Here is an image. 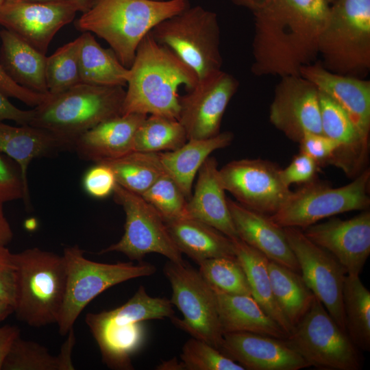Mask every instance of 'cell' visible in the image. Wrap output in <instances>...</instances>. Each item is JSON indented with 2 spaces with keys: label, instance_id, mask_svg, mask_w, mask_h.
Returning a JSON list of instances; mask_svg holds the SVG:
<instances>
[{
  "label": "cell",
  "instance_id": "obj_11",
  "mask_svg": "<svg viewBox=\"0 0 370 370\" xmlns=\"http://www.w3.org/2000/svg\"><path fill=\"white\" fill-rule=\"evenodd\" d=\"M285 340L310 367L322 370L361 367L358 347L316 297Z\"/></svg>",
  "mask_w": 370,
  "mask_h": 370
},
{
  "label": "cell",
  "instance_id": "obj_43",
  "mask_svg": "<svg viewBox=\"0 0 370 370\" xmlns=\"http://www.w3.org/2000/svg\"><path fill=\"white\" fill-rule=\"evenodd\" d=\"M116 180L111 168L104 163H96L85 173L82 184L86 193L97 199L110 195L116 184Z\"/></svg>",
  "mask_w": 370,
  "mask_h": 370
},
{
  "label": "cell",
  "instance_id": "obj_53",
  "mask_svg": "<svg viewBox=\"0 0 370 370\" xmlns=\"http://www.w3.org/2000/svg\"><path fill=\"white\" fill-rule=\"evenodd\" d=\"M234 4L253 10L260 0H231Z\"/></svg>",
  "mask_w": 370,
  "mask_h": 370
},
{
  "label": "cell",
  "instance_id": "obj_35",
  "mask_svg": "<svg viewBox=\"0 0 370 370\" xmlns=\"http://www.w3.org/2000/svg\"><path fill=\"white\" fill-rule=\"evenodd\" d=\"M101 162L111 168L117 184L140 195L165 173L159 153L132 151Z\"/></svg>",
  "mask_w": 370,
  "mask_h": 370
},
{
  "label": "cell",
  "instance_id": "obj_10",
  "mask_svg": "<svg viewBox=\"0 0 370 370\" xmlns=\"http://www.w3.org/2000/svg\"><path fill=\"white\" fill-rule=\"evenodd\" d=\"M369 187V168L341 187L315 179L292 191L282 207L269 217L281 227L304 229L336 214L366 210L370 206Z\"/></svg>",
  "mask_w": 370,
  "mask_h": 370
},
{
  "label": "cell",
  "instance_id": "obj_20",
  "mask_svg": "<svg viewBox=\"0 0 370 370\" xmlns=\"http://www.w3.org/2000/svg\"><path fill=\"white\" fill-rule=\"evenodd\" d=\"M220 351L247 370H299L310 365L285 339L236 332L223 333Z\"/></svg>",
  "mask_w": 370,
  "mask_h": 370
},
{
  "label": "cell",
  "instance_id": "obj_29",
  "mask_svg": "<svg viewBox=\"0 0 370 370\" xmlns=\"http://www.w3.org/2000/svg\"><path fill=\"white\" fill-rule=\"evenodd\" d=\"M234 138L230 132H219L206 138L189 139L177 149L159 152L165 173L177 184L188 200L200 167L215 150L229 146Z\"/></svg>",
  "mask_w": 370,
  "mask_h": 370
},
{
  "label": "cell",
  "instance_id": "obj_36",
  "mask_svg": "<svg viewBox=\"0 0 370 370\" xmlns=\"http://www.w3.org/2000/svg\"><path fill=\"white\" fill-rule=\"evenodd\" d=\"M343 304L347 333L353 343L365 352L370 350V292L358 275L345 276Z\"/></svg>",
  "mask_w": 370,
  "mask_h": 370
},
{
  "label": "cell",
  "instance_id": "obj_45",
  "mask_svg": "<svg viewBox=\"0 0 370 370\" xmlns=\"http://www.w3.org/2000/svg\"><path fill=\"white\" fill-rule=\"evenodd\" d=\"M319 168L312 158L299 151L286 168L280 169V176L288 187L293 184H304L317 178Z\"/></svg>",
  "mask_w": 370,
  "mask_h": 370
},
{
  "label": "cell",
  "instance_id": "obj_25",
  "mask_svg": "<svg viewBox=\"0 0 370 370\" xmlns=\"http://www.w3.org/2000/svg\"><path fill=\"white\" fill-rule=\"evenodd\" d=\"M214 157L209 156L200 167L195 190L187 203L189 217L206 223L231 239L238 238Z\"/></svg>",
  "mask_w": 370,
  "mask_h": 370
},
{
  "label": "cell",
  "instance_id": "obj_4",
  "mask_svg": "<svg viewBox=\"0 0 370 370\" xmlns=\"http://www.w3.org/2000/svg\"><path fill=\"white\" fill-rule=\"evenodd\" d=\"M170 300L151 297L142 285L123 305L108 311L90 312L85 321L96 341L102 362L112 369H133L131 357L145 338L144 321L174 316Z\"/></svg>",
  "mask_w": 370,
  "mask_h": 370
},
{
  "label": "cell",
  "instance_id": "obj_39",
  "mask_svg": "<svg viewBox=\"0 0 370 370\" xmlns=\"http://www.w3.org/2000/svg\"><path fill=\"white\" fill-rule=\"evenodd\" d=\"M198 265L199 273L213 290L251 295L246 274L236 257L207 259Z\"/></svg>",
  "mask_w": 370,
  "mask_h": 370
},
{
  "label": "cell",
  "instance_id": "obj_2",
  "mask_svg": "<svg viewBox=\"0 0 370 370\" xmlns=\"http://www.w3.org/2000/svg\"><path fill=\"white\" fill-rule=\"evenodd\" d=\"M198 82L195 73L151 33L141 40L129 68L122 114L138 113L178 119V90Z\"/></svg>",
  "mask_w": 370,
  "mask_h": 370
},
{
  "label": "cell",
  "instance_id": "obj_30",
  "mask_svg": "<svg viewBox=\"0 0 370 370\" xmlns=\"http://www.w3.org/2000/svg\"><path fill=\"white\" fill-rule=\"evenodd\" d=\"M223 333L247 332L286 339L287 334L251 295H230L213 290Z\"/></svg>",
  "mask_w": 370,
  "mask_h": 370
},
{
  "label": "cell",
  "instance_id": "obj_46",
  "mask_svg": "<svg viewBox=\"0 0 370 370\" xmlns=\"http://www.w3.org/2000/svg\"><path fill=\"white\" fill-rule=\"evenodd\" d=\"M17 273L12 253L7 246H0V301L14 307L16 299Z\"/></svg>",
  "mask_w": 370,
  "mask_h": 370
},
{
  "label": "cell",
  "instance_id": "obj_47",
  "mask_svg": "<svg viewBox=\"0 0 370 370\" xmlns=\"http://www.w3.org/2000/svg\"><path fill=\"white\" fill-rule=\"evenodd\" d=\"M0 91L7 97H13L25 104L36 107L42 103L49 95L31 91L13 82L0 66Z\"/></svg>",
  "mask_w": 370,
  "mask_h": 370
},
{
  "label": "cell",
  "instance_id": "obj_24",
  "mask_svg": "<svg viewBox=\"0 0 370 370\" xmlns=\"http://www.w3.org/2000/svg\"><path fill=\"white\" fill-rule=\"evenodd\" d=\"M319 92L322 132L338 145L331 164L347 176L356 177L367 169L369 146L362 141L347 114L331 99Z\"/></svg>",
  "mask_w": 370,
  "mask_h": 370
},
{
  "label": "cell",
  "instance_id": "obj_8",
  "mask_svg": "<svg viewBox=\"0 0 370 370\" xmlns=\"http://www.w3.org/2000/svg\"><path fill=\"white\" fill-rule=\"evenodd\" d=\"M66 271L63 304L57 321L60 335L73 328L78 316L100 293L121 282L154 274L156 267L146 262L101 263L84 257L78 245L64 248L62 254Z\"/></svg>",
  "mask_w": 370,
  "mask_h": 370
},
{
  "label": "cell",
  "instance_id": "obj_12",
  "mask_svg": "<svg viewBox=\"0 0 370 370\" xmlns=\"http://www.w3.org/2000/svg\"><path fill=\"white\" fill-rule=\"evenodd\" d=\"M163 272L170 282V299L183 314L173 317L172 323L193 337L201 340L220 351L223 333L219 322L214 291L199 271L186 264L169 260Z\"/></svg>",
  "mask_w": 370,
  "mask_h": 370
},
{
  "label": "cell",
  "instance_id": "obj_52",
  "mask_svg": "<svg viewBox=\"0 0 370 370\" xmlns=\"http://www.w3.org/2000/svg\"><path fill=\"white\" fill-rule=\"evenodd\" d=\"M13 312L14 307L12 305L0 301V323Z\"/></svg>",
  "mask_w": 370,
  "mask_h": 370
},
{
  "label": "cell",
  "instance_id": "obj_19",
  "mask_svg": "<svg viewBox=\"0 0 370 370\" xmlns=\"http://www.w3.org/2000/svg\"><path fill=\"white\" fill-rule=\"evenodd\" d=\"M305 236L332 254L347 274L358 275L370 254V212L343 220L332 218L301 229Z\"/></svg>",
  "mask_w": 370,
  "mask_h": 370
},
{
  "label": "cell",
  "instance_id": "obj_13",
  "mask_svg": "<svg viewBox=\"0 0 370 370\" xmlns=\"http://www.w3.org/2000/svg\"><path fill=\"white\" fill-rule=\"evenodd\" d=\"M112 193L125 213V231L119 241L98 254L119 252L132 261L142 262L147 254L156 253L176 263L184 262L162 218L141 195L117 183Z\"/></svg>",
  "mask_w": 370,
  "mask_h": 370
},
{
  "label": "cell",
  "instance_id": "obj_38",
  "mask_svg": "<svg viewBox=\"0 0 370 370\" xmlns=\"http://www.w3.org/2000/svg\"><path fill=\"white\" fill-rule=\"evenodd\" d=\"M80 38L68 42L47 57L45 79L49 95H57L82 83L79 68Z\"/></svg>",
  "mask_w": 370,
  "mask_h": 370
},
{
  "label": "cell",
  "instance_id": "obj_50",
  "mask_svg": "<svg viewBox=\"0 0 370 370\" xmlns=\"http://www.w3.org/2000/svg\"><path fill=\"white\" fill-rule=\"evenodd\" d=\"M13 236V231L4 213L3 204L0 203V246H7Z\"/></svg>",
  "mask_w": 370,
  "mask_h": 370
},
{
  "label": "cell",
  "instance_id": "obj_37",
  "mask_svg": "<svg viewBox=\"0 0 370 370\" xmlns=\"http://www.w3.org/2000/svg\"><path fill=\"white\" fill-rule=\"evenodd\" d=\"M187 140L186 131L177 119L147 115L135 134L134 151L153 153L173 151Z\"/></svg>",
  "mask_w": 370,
  "mask_h": 370
},
{
  "label": "cell",
  "instance_id": "obj_27",
  "mask_svg": "<svg viewBox=\"0 0 370 370\" xmlns=\"http://www.w3.org/2000/svg\"><path fill=\"white\" fill-rule=\"evenodd\" d=\"M182 254L197 264L221 257H236L232 240L214 227L189 216L163 220Z\"/></svg>",
  "mask_w": 370,
  "mask_h": 370
},
{
  "label": "cell",
  "instance_id": "obj_26",
  "mask_svg": "<svg viewBox=\"0 0 370 370\" xmlns=\"http://www.w3.org/2000/svg\"><path fill=\"white\" fill-rule=\"evenodd\" d=\"M68 150L72 149L66 143L47 130L30 125L12 126L0 122V152L19 166L28 193L27 169L31 162Z\"/></svg>",
  "mask_w": 370,
  "mask_h": 370
},
{
  "label": "cell",
  "instance_id": "obj_58",
  "mask_svg": "<svg viewBox=\"0 0 370 370\" xmlns=\"http://www.w3.org/2000/svg\"><path fill=\"white\" fill-rule=\"evenodd\" d=\"M152 1H162V0H152Z\"/></svg>",
  "mask_w": 370,
  "mask_h": 370
},
{
  "label": "cell",
  "instance_id": "obj_3",
  "mask_svg": "<svg viewBox=\"0 0 370 370\" xmlns=\"http://www.w3.org/2000/svg\"><path fill=\"white\" fill-rule=\"evenodd\" d=\"M189 6L188 0H90L75 25L105 40L129 69L143 38L159 23Z\"/></svg>",
  "mask_w": 370,
  "mask_h": 370
},
{
  "label": "cell",
  "instance_id": "obj_9",
  "mask_svg": "<svg viewBox=\"0 0 370 370\" xmlns=\"http://www.w3.org/2000/svg\"><path fill=\"white\" fill-rule=\"evenodd\" d=\"M150 33L188 66L198 79L221 70L216 13L199 5L189 6L159 23Z\"/></svg>",
  "mask_w": 370,
  "mask_h": 370
},
{
  "label": "cell",
  "instance_id": "obj_14",
  "mask_svg": "<svg viewBox=\"0 0 370 370\" xmlns=\"http://www.w3.org/2000/svg\"><path fill=\"white\" fill-rule=\"evenodd\" d=\"M283 230L304 282L347 332L343 304L345 268L332 254L308 238L301 229L286 227Z\"/></svg>",
  "mask_w": 370,
  "mask_h": 370
},
{
  "label": "cell",
  "instance_id": "obj_48",
  "mask_svg": "<svg viewBox=\"0 0 370 370\" xmlns=\"http://www.w3.org/2000/svg\"><path fill=\"white\" fill-rule=\"evenodd\" d=\"M32 116V110H24L14 106L0 91V122L8 120L18 125H29Z\"/></svg>",
  "mask_w": 370,
  "mask_h": 370
},
{
  "label": "cell",
  "instance_id": "obj_16",
  "mask_svg": "<svg viewBox=\"0 0 370 370\" xmlns=\"http://www.w3.org/2000/svg\"><path fill=\"white\" fill-rule=\"evenodd\" d=\"M238 86L232 75L220 70L199 79L193 88L180 97L177 120L188 140L209 138L220 132L222 118Z\"/></svg>",
  "mask_w": 370,
  "mask_h": 370
},
{
  "label": "cell",
  "instance_id": "obj_22",
  "mask_svg": "<svg viewBox=\"0 0 370 370\" xmlns=\"http://www.w3.org/2000/svg\"><path fill=\"white\" fill-rule=\"evenodd\" d=\"M227 200L238 237L269 260L300 273L283 227L275 224L269 215L247 208L232 199Z\"/></svg>",
  "mask_w": 370,
  "mask_h": 370
},
{
  "label": "cell",
  "instance_id": "obj_32",
  "mask_svg": "<svg viewBox=\"0 0 370 370\" xmlns=\"http://www.w3.org/2000/svg\"><path fill=\"white\" fill-rule=\"evenodd\" d=\"M79 68L82 83L106 86L127 85L129 69L110 49L103 48L90 32L80 36Z\"/></svg>",
  "mask_w": 370,
  "mask_h": 370
},
{
  "label": "cell",
  "instance_id": "obj_49",
  "mask_svg": "<svg viewBox=\"0 0 370 370\" xmlns=\"http://www.w3.org/2000/svg\"><path fill=\"white\" fill-rule=\"evenodd\" d=\"M20 336V329L14 325L0 327V370L14 341Z\"/></svg>",
  "mask_w": 370,
  "mask_h": 370
},
{
  "label": "cell",
  "instance_id": "obj_44",
  "mask_svg": "<svg viewBox=\"0 0 370 370\" xmlns=\"http://www.w3.org/2000/svg\"><path fill=\"white\" fill-rule=\"evenodd\" d=\"M300 151L312 158L319 166L329 165L338 149V145L324 134L306 133L300 141Z\"/></svg>",
  "mask_w": 370,
  "mask_h": 370
},
{
  "label": "cell",
  "instance_id": "obj_55",
  "mask_svg": "<svg viewBox=\"0 0 370 370\" xmlns=\"http://www.w3.org/2000/svg\"><path fill=\"white\" fill-rule=\"evenodd\" d=\"M16 1L44 2V1H58V0H5V1Z\"/></svg>",
  "mask_w": 370,
  "mask_h": 370
},
{
  "label": "cell",
  "instance_id": "obj_51",
  "mask_svg": "<svg viewBox=\"0 0 370 370\" xmlns=\"http://www.w3.org/2000/svg\"><path fill=\"white\" fill-rule=\"evenodd\" d=\"M161 370H183L184 367L182 362H178L176 358H173L168 361H164L156 367Z\"/></svg>",
  "mask_w": 370,
  "mask_h": 370
},
{
  "label": "cell",
  "instance_id": "obj_17",
  "mask_svg": "<svg viewBox=\"0 0 370 370\" xmlns=\"http://www.w3.org/2000/svg\"><path fill=\"white\" fill-rule=\"evenodd\" d=\"M78 11L71 0L5 1L0 6V25L45 54L56 34Z\"/></svg>",
  "mask_w": 370,
  "mask_h": 370
},
{
  "label": "cell",
  "instance_id": "obj_18",
  "mask_svg": "<svg viewBox=\"0 0 370 370\" xmlns=\"http://www.w3.org/2000/svg\"><path fill=\"white\" fill-rule=\"evenodd\" d=\"M269 121L294 142L299 143L306 133L323 134L316 86L300 75L281 77L270 106Z\"/></svg>",
  "mask_w": 370,
  "mask_h": 370
},
{
  "label": "cell",
  "instance_id": "obj_42",
  "mask_svg": "<svg viewBox=\"0 0 370 370\" xmlns=\"http://www.w3.org/2000/svg\"><path fill=\"white\" fill-rule=\"evenodd\" d=\"M23 199L26 208H32L29 193L25 187L19 166L0 152V203Z\"/></svg>",
  "mask_w": 370,
  "mask_h": 370
},
{
  "label": "cell",
  "instance_id": "obj_34",
  "mask_svg": "<svg viewBox=\"0 0 370 370\" xmlns=\"http://www.w3.org/2000/svg\"><path fill=\"white\" fill-rule=\"evenodd\" d=\"M268 268L275 301L293 328L309 310L315 296L300 273L269 260Z\"/></svg>",
  "mask_w": 370,
  "mask_h": 370
},
{
  "label": "cell",
  "instance_id": "obj_41",
  "mask_svg": "<svg viewBox=\"0 0 370 370\" xmlns=\"http://www.w3.org/2000/svg\"><path fill=\"white\" fill-rule=\"evenodd\" d=\"M180 358L186 370H245L217 348L194 337L185 343Z\"/></svg>",
  "mask_w": 370,
  "mask_h": 370
},
{
  "label": "cell",
  "instance_id": "obj_31",
  "mask_svg": "<svg viewBox=\"0 0 370 370\" xmlns=\"http://www.w3.org/2000/svg\"><path fill=\"white\" fill-rule=\"evenodd\" d=\"M232 240L235 256L246 274L252 297L288 336L293 328L282 312L273 296L269 273V259L239 238Z\"/></svg>",
  "mask_w": 370,
  "mask_h": 370
},
{
  "label": "cell",
  "instance_id": "obj_6",
  "mask_svg": "<svg viewBox=\"0 0 370 370\" xmlns=\"http://www.w3.org/2000/svg\"><path fill=\"white\" fill-rule=\"evenodd\" d=\"M16 267L14 312L32 327L56 323L63 304L66 271L63 256L38 247L13 254Z\"/></svg>",
  "mask_w": 370,
  "mask_h": 370
},
{
  "label": "cell",
  "instance_id": "obj_40",
  "mask_svg": "<svg viewBox=\"0 0 370 370\" xmlns=\"http://www.w3.org/2000/svg\"><path fill=\"white\" fill-rule=\"evenodd\" d=\"M141 196L163 220L188 216V199L177 184L166 173Z\"/></svg>",
  "mask_w": 370,
  "mask_h": 370
},
{
  "label": "cell",
  "instance_id": "obj_28",
  "mask_svg": "<svg viewBox=\"0 0 370 370\" xmlns=\"http://www.w3.org/2000/svg\"><path fill=\"white\" fill-rule=\"evenodd\" d=\"M0 66L16 84L49 95L45 79V54L8 29L0 30Z\"/></svg>",
  "mask_w": 370,
  "mask_h": 370
},
{
  "label": "cell",
  "instance_id": "obj_54",
  "mask_svg": "<svg viewBox=\"0 0 370 370\" xmlns=\"http://www.w3.org/2000/svg\"><path fill=\"white\" fill-rule=\"evenodd\" d=\"M73 1L78 8L79 11L84 12L90 3V0H71Z\"/></svg>",
  "mask_w": 370,
  "mask_h": 370
},
{
  "label": "cell",
  "instance_id": "obj_56",
  "mask_svg": "<svg viewBox=\"0 0 370 370\" xmlns=\"http://www.w3.org/2000/svg\"><path fill=\"white\" fill-rule=\"evenodd\" d=\"M5 2V0H0V6Z\"/></svg>",
  "mask_w": 370,
  "mask_h": 370
},
{
  "label": "cell",
  "instance_id": "obj_57",
  "mask_svg": "<svg viewBox=\"0 0 370 370\" xmlns=\"http://www.w3.org/2000/svg\"><path fill=\"white\" fill-rule=\"evenodd\" d=\"M333 1H334V0H329V1H330V3H332Z\"/></svg>",
  "mask_w": 370,
  "mask_h": 370
},
{
  "label": "cell",
  "instance_id": "obj_15",
  "mask_svg": "<svg viewBox=\"0 0 370 370\" xmlns=\"http://www.w3.org/2000/svg\"><path fill=\"white\" fill-rule=\"evenodd\" d=\"M275 163L260 158L231 161L219 169L222 185L236 201L271 216L284 204L292 190L282 181Z\"/></svg>",
  "mask_w": 370,
  "mask_h": 370
},
{
  "label": "cell",
  "instance_id": "obj_23",
  "mask_svg": "<svg viewBox=\"0 0 370 370\" xmlns=\"http://www.w3.org/2000/svg\"><path fill=\"white\" fill-rule=\"evenodd\" d=\"M147 116L130 113L107 119L81 134L73 150L95 163L123 156L134 151L135 134Z\"/></svg>",
  "mask_w": 370,
  "mask_h": 370
},
{
  "label": "cell",
  "instance_id": "obj_33",
  "mask_svg": "<svg viewBox=\"0 0 370 370\" xmlns=\"http://www.w3.org/2000/svg\"><path fill=\"white\" fill-rule=\"evenodd\" d=\"M58 355H52L45 346L18 336L12 343L1 370H73L71 354L76 338L74 329L67 334Z\"/></svg>",
  "mask_w": 370,
  "mask_h": 370
},
{
  "label": "cell",
  "instance_id": "obj_1",
  "mask_svg": "<svg viewBox=\"0 0 370 370\" xmlns=\"http://www.w3.org/2000/svg\"><path fill=\"white\" fill-rule=\"evenodd\" d=\"M329 0H260L252 10L251 72L256 76L299 75L319 55Z\"/></svg>",
  "mask_w": 370,
  "mask_h": 370
},
{
  "label": "cell",
  "instance_id": "obj_7",
  "mask_svg": "<svg viewBox=\"0 0 370 370\" xmlns=\"http://www.w3.org/2000/svg\"><path fill=\"white\" fill-rule=\"evenodd\" d=\"M324 68L365 77L370 69V0H334L318 42Z\"/></svg>",
  "mask_w": 370,
  "mask_h": 370
},
{
  "label": "cell",
  "instance_id": "obj_5",
  "mask_svg": "<svg viewBox=\"0 0 370 370\" xmlns=\"http://www.w3.org/2000/svg\"><path fill=\"white\" fill-rule=\"evenodd\" d=\"M123 86L80 83L57 95H49L34 108L30 125L49 131L73 150L76 139L99 123L122 114Z\"/></svg>",
  "mask_w": 370,
  "mask_h": 370
},
{
  "label": "cell",
  "instance_id": "obj_21",
  "mask_svg": "<svg viewBox=\"0 0 370 370\" xmlns=\"http://www.w3.org/2000/svg\"><path fill=\"white\" fill-rule=\"evenodd\" d=\"M299 75L347 114L362 141L369 146L370 81L334 73L320 61L302 66Z\"/></svg>",
  "mask_w": 370,
  "mask_h": 370
}]
</instances>
